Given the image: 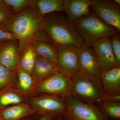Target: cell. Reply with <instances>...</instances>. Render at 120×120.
Listing matches in <instances>:
<instances>
[{
	"mask_svg": "<svg viewBox=\"0 0 120 120\" xmlns=\"http://www.w3.org/2000/svg\"><path fill=\"white\" fill-rule=\"evenodd\" d=\"M44 17L36 5L14 13L0 27L11 31L17 38L20 54L37 39H48L43 31Z\"/></svg>",
	"mask_w": 120,
	"mask_h": 120,
	"instance_id": "1",
	"label": "cell"
},
{
	"mask_svg": "<svg viewBox=\"0 0 120 120\" xmlns=\"http://www.w3.org/2000/svg\"><path fill=\"white\" fill-rule=\"evenodd\" d=\"M43 31L57 48L67 45L84 47V41L75 30L72 23L63 16L50 13L45 16Z\"/></svg>",
	"mask_w": 120,
	"mask_h": 120,
	"instance_id": "2",
	"label": "cell"
},
{
	"mask_svg": "<svg viewBox=\"0 0 120 120\" xmlns=\"http://www.w3.org/2000/svg\"><path fill=\"white\" fill-rule=\"evenodd\" d=\"M75 30L84 41V47H91L101 39L112 37L120 32L105 23L95 13H91L72 23Z\"/></svg>",
	"mask_w": 120,
	"mask_h": 120,
	"instance_id": "3",
	"label": "cell"
},
{
	"mask_svg": "<svg viewBox=\"0 0 120 120\" xmlns=\"http://www.w3.org/2000/svg\"><path fill=\"white\" fill-rule=\"evenodd\" d=\"M72 96L84 103H98L103 99V92L99 78L80 73L72 79Z\"/></svg>",
	"mask_w": 120,
	"mask_h": 120,
	"instance_id": "4",
	"label": "cell"
},
{
	"mask_svg": "<svg viewBox=\"0 0 120 120\" xmlns=\"http://www.w3.org/2000/svg\"><path fill=\"white\" fill-rule=\"evenodd\" d=\"M67 110L62 115L65 120H105L98 106L80 101L71 95L64 99Z\"/></svg>",
	"mask_w": 120,
	"mask_h": 120,
	"instance_id": "5",
	"label": "cell"
},
{
	"mask_svg": "<svg viewBox=\"0 0 120 120\" xmlns=\"http://www.w3.org/2000/svg\"><path fill=\"white\" fill-rule=\"evenodd\" d=\"M73 84L72 79L58 72L37 84L34 94L43 93L64 99L72 95Z\"/></svg>",
	"mask_w": 120,
	"mask_h": 120,
	"instance_id": "6",
	"label": "cell"
},
{
	"mask_svg": "<svg viewBox=\"0 0 120 120\" xmlns=\"http://www.w3.org/2000/svg\"><path fill=\"white\" fill-rule=\"evenodd\" d=\"M28 102L35 114L39 116L47 115L58 117L62 116L67 110L64 99L50 95L31 98Z\"/></svg>",
	"mask_w": 120,
	"mask_h": 120,
	"instance_id": "7",
	"label": "cell"
},
{
	"mask_svg": "<svg viewBox=\"0 0 120 120\" xmlns=\"http://www.w3.org/2000/svg\"><path fill=\"white\" fill-rule=\"evenodd\" d=\"M58 71L71 79L80 72L79 48L72 45L57 48Z\"/></svg>",
	"mask_w": 120,
	"mask_h": 120,
	"instance_id": "8",
	"label": "cell"
},
{
	"mask_svg": "<svg viewBox=\"0 0 120 120\" xmlns=\"http://www.w3.org/2000/svg\"><path fill=\"white\" fill-rule=\"evenodd\" d=\"M90 7L105 23L120 31V7L112 0H90Z\"/></svg>",
	"mask_w": 120,
	"mask_h": 120,
	"instance_id": "9",
	"label": "cell"
},
{
	"mask_svg": "<svg viewBox=\"0 0 120 120\" xmlns=\"http://www.w3.org/2000/svg\"><path fill=\"white\" fill-rule=\"evenodd\" d=\"M79 73L99 78L103 71L95 52L91 47L79 48Z\"/></svg>",
	"mask_w": 120,
	"mask_h": 120,
	"instance_id": "10",
	"label": "cell"
},
{
	"mask_svg": "<svg viewBox=\"0 0 120 120\" xmlns=\"http://www.w3.org/2000/svg\"><path fill=\"white\" fill-rule=\"evenodd\" d=\"M92 47L97 54L103 71L120 67L113 52L111 39L109 38L101 39Z\"/></svg>",
	"mask_w": 120,
	"mask_h": 120,
	"instance_id": "11",
	"label": "cell"
},
{
	"mask_svg": "<svg viewBox=\"0 0 120 120\" xmlns=\"http://www.w3.org/2000/svg\"><path fill=\"white\" fill-rule=\"evenodd\" d=\"M21 54L17 40L0 42V64L12 71L19 67Z\"/></svg>",
	"mask_w": 120,
	"mask_h": 120,
	"instance_id": "12",
	"label": "cell"
},
{
	"mask_svg": "<svg viewBox=\"0 0 120 120\" xmlns=\"http://www.w3.org/2000/svg\"><path fill=\"white\" fill-rule=\"evenodd\" d=\"M90 0H63L67 19L70 22H73L91 14Z\"/></svg>",
	"mask_w": 120,
	"mask_h": 120,
	"instance_id": "13",
	"label": "cell"
},
{
	"mask_svg": "<svg viewBox=\"0 0 120 120\" xmlns=\"http://www.w3.org/2000/svg\"><path fill=\"white\" fill-rule=\"evenodd\" d=\"M99 79L103 94L108 95L120 94V67L103 71Z\"/></svg>",
	"mask_w": 120,
	"mask_h": 120,
	"instance_id": "14",
	"label": "cell"
},
{
	"mask_svg": "<svg viewBox=\"0 0 120 120\" xmlns=\"http://www.w3.org/2000/svg\"><path fill=\"white\" fill-rule=\"evenodd\" d=\"M58 72L56 65L37 54L34 65L31 73L36 85Z\"/></svg>",
	"mask_w": 120,
	"mask_h": 120,
	"instance_id": "15",
	"label": "cell"
},
{
	"mask_svg": "<svg viewBox=\"0 0 120 120\" xmlns=\"http://www.w3.org/2000/svg\"><path fill=\"white\" fill-rule=\"evenodd\" d=\"M0 113L4 120H20L35 114L27 102L10 106L0 110Z\"/></svg>",
	"mask_w": 120,
	"mask_h": 120,
	"instance_id": "16",
	"label": "cell"
},
{
	"mask_svg": "<svg viewBox=\"0 0 120 120\" xmlns=\"http://www.w3.org/2000/svg\"><path fill=\"white\" fill-rule=\"evenodd\" d=\"M26 98L15 86L0 89V110L12 105L27 103Z\"/></svg>",
	"mask_w": 120,
	"mask_h": 120,
	"instance_id": "17",
	"label": "cell"
},
{
	"mask_svg": "<svg viewBox=\"0 0 120 120\" xmlns=\"http://www.w3.org/2000/svg\"><path fill=\"white\" fill-rule=\"evenodd\" d=\"M37 55L56 65L58 49L50 41L37 39L31 43Z\"/></svg>",
	"mask_w": 120,
	"mask_h": 120,
	"instance_id": "18",
	"label": "cell"
},
{
	"mask_svg": "<svg viewBox=\"0 0 120 120\" xmlns=\"http://www.w3.org/2000/svg\"><path fill=\"white\" fill-rule=\"evenodd\" d=\"M16 77L15 86L26 97L34 94L36 83L32 75L19 67L16 70Z\"/></svg>",
	"mask_w": 120,
	"mask_h": 120,
	"instance_id": "19",
	"label": "cell"
},
{
	"mask_svg": "<svg viewBox=\"0 0 120 120\" xmlns=\"http://www.w3.org/2000/svg\"><path fill=\"white\" fill-rule=\"evenodd\" d=\"M36 6L39 13L43 17L55 11L65 12L62 0H38Z\"/></svg>",
	"mask_w": 120,
	"mask_h": 120,
	"instance_id": "20",
	"label": "cell"
},
{
	"mask_svg": "<svg viewBox=\"0 0 120 120\" xmlns=\"http://www.w3.org/2000/svg\"><path fill=\"white\" fill-rule=\"evenodd\" d=\"M97 104L105 117L113 120H120V102H112L103 99Z\"/></svg>",
	"mask_w": 120,
	"mask_h": 120,
	"instance_id": "21",
	"label": "cell"
},
{
	"mask_svg": "<svg viewBox=\"0 0 120 120\" xmlns=\"http://www.w3.org/2000/svg\"><path fill=\"white\" fill-rule=\"evenodd\" d=\"M37 53L31 44L23 52L20 58L19 67L31 74L36 60Z\"/></svg>",
	"mask_w": 120,
	"mask_h": 120,
	"instance_id": "22",
	"label": "cell"
},
{
	"mask_svg": "<svg viewBox=\"0 0 120 120\" xmlns=\"http://www.w3.org/2000/svg\"><path fill=\"white\" fill-rule=\"evenodd\" d=\"M16 77V71H11L0 64V89L15 86Z\"/></svg>",
	"mask_w": 120,
	"mask_h": 120,
	"instance_id": "23",
	"label": "cell"
},
{
	"mask_svg": "<svg viewBox=\"0 0 120 120\" xmlns=\"http://www.w3.org/2000/svg\"><path fill=\"white\" fill-rule=\"evenodd\" d=\"M3 3L10 7L13 13L36 5L37 0H2Z\"/></svg>",
	"mask_w": 120,
	"mask_h": 120,
	"instance_id": "24",
	"label": "cell"
},
{
	"mask_svg": "<svg viewBox=\"0 0 120 120\" xmlns=\"http://www.w3.org/2000/svg\"><path fill=\"white\" fill-rule=\"evenodd\" d=\"M111 44L114 56L118 64L120 65V37L118 34L111 38Z\"/></svg>",
	"mask_w": 120,
	"mask_h": 120,
	"instance_id": "25",
	"label": "cell"
},
{
	"mask_svg": "<svg viewBox=\"0 0 120 120\" xmlns=\"http://www.w3.org/2000/svg\"><path fill=\"white\" fill-rule=\"evenodd\" d=\"M14 14L10 7L3 2L0 6V26Z\"/></svg>",
	"mask_w": 120,
	"mask_h": 120,
	"instance_id": "26",
	"label": "cell"
},
{
	"mask_svg": "<svg viewBox=\"0 0 120 120\" xmlns=\"http://www.w3.org/2000/svg\"><path fill=\"white\" fill-rule=\"evenodd\" d=\"M15 40H17V38L13 33L0 27V42Z\"/></svg>",
	"mask_w": 120,
	"mask_h": 120,
	"instance_id": "27",
	"label": "cell"
},
{
	"mask_svg": "<svg viewBox=\"0 0 120 120\" xmlns=\"http://www.w3.org/2000/svg\"><path fill=\"white\" fill-rule=\"evenodd\" d=\"M103 99L112 102H120V94L118 95H108L103 94Z\"/></svg>",
	"mask_w": 120,
	"mask_h": 120,
	"instance_id": "28",
	"label": "cell"
},
{
	"mask_svg": "<svg viewBox=\"0 0 120 120\" xmlns=\"http://www.w3.org/2000/svg\"><path fill=\"white\" fill-rule=\"evenodd\" d=\"M58 117L45 115L40 116L38 120H58Z\"/></svg>",
	"mask_w": 120,
	"mask_h": 120,
	"instance_id": "29",
	"label": "cell"
},
{
	"mask_svg": "<svg viewBox=\"0 0 120 120\" xmlns=\"http://www.w3.org/2000/svg\"><path fill=\"white\" fill-rule=\"evenodd\" d=\"M35 115H36V114H34L32 116L27 117L20 120H38L40 116L39 117H38L35 116Z\"/></svg>",
	"mask_w": 120,
	"mask_h": 120,
	"instance_id": "30",
	"label": "cell"
},
{
	"mask_svg": "<svg viewBox=\"0 0 120 120\" xmlns=\"http://www.w3.org/2000/svg\"><path fill=\"white\" fill-rule=\"evenodd\" d=\"M114 1L115 2L116 4H117L118 5H120V0H114Z\"/></svg>",
	"mask_w": 120,
	"mask_h": 120,
	"instance_id": "31",
	"label": "cell"
},
{
	"mask_svg": "<svg viewBox=\"0 0 120 120\" xmlns=\"http://www.w3.org/2000/svg\"><path fill=\"white\" fill-rule=\"evenodd\" d=\"M58 120H65L62 116H60L58 117Z\"/></svg>",
	"mask_w": 120,
	"mask_h": 120,
	"instance_id": "32",
	"label": "cell"
},
{
	"mask_svg": "<svg viewBox=\"0 0 120 120\" xmlns=\"http://www.w3.org/2000/svg\"><path fill=\"white\" fill-rule=\"evenodd\" d=\"M2 4V0H0V6Z\"/></svg>",
	"mask_w": 120,
	"mask_h": 120,
	"instance_id": "33",
	"label": "cell"
},
{
	"mask_svg": "<svg viewBox=\"0 0 120 120\" xmlns=\"http://www.w3.org/2000/svg\"><path fill=\"white\" fill-rule=\"evenodd\" d=\"M0 120H4L2 118V116H1L0 113Z\"/></svg>",
	"mask_w": 120,
	"mask_h": 120,
	"instance_id": "34",
	"label": "cell"
},
{
	"mask_svg": "<svg viewBox=\"0 0 120 120\" xmlns=\"http://www.w3.org/2000/svg\"><path fill=\"white\" fill-rule=\"evenodd\" d=\"M105 120H111V119H109V118H106V117H105Z\"/></svg>",
	"mask_w": 120,
	"mask_h": 120,
	"instance_id": "35",
	"label": "cell"
}]
</instances>
